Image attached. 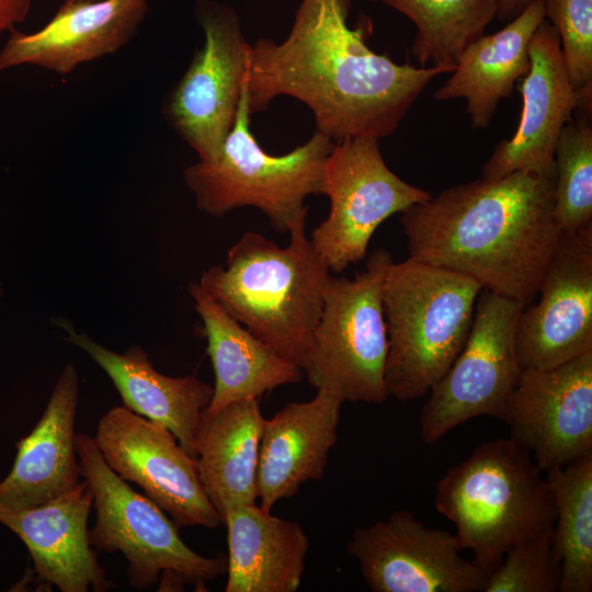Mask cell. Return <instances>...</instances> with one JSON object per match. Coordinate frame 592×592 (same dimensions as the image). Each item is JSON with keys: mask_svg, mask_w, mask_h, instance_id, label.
Segmentation results:
<instances>
[{"mask_svg": "<svg viewBox=\"0 0 592 592\" xmlns=\"http://www.w3.org/2000/svg\"><path fill=\"white\" fill-rule=\"evenodd\" d=\"M351 0H301L288 36L249 47L247 96L251 114L280 95L314 113L317 130L333 141L384 138L399 126L439 67L397 64L373 52L363 30L348 24Z\"/></svg>", "mask_w": 592, "mask_h": 592, "instance_id": "1", "label": "cell"}, {"mask_svg": "<svg viewBox=\"0 0 592 592\" xmlns=\"http://www.w3.org/2000/svg\"><path fill=\"white\" fill-rule=\"evenodd\" d=\"M554 186L555 175L514 172L445 189L400 214L409 257L530 305L562 237Z\"/></svg>", "mask_w": 592, "mask_h": 592, "instance_id": "2", "label": "cell"}, {"mask_svg": "<svg viewBox=\"0 0 592 592\" xmlns=\"http://www.w3.org/2000/svg\"><path fill=\"white\" fill-rule=\"evenodd\" d=\"M306 220L293 225L286 247L243 232L225 264L204 270L198 281L234 319L301 371L331 276L306 234Z\"/></svg>", "mask_w": 592, "mask_h": 592, "instance_id": "3", "label": "cell"}, {"mask_svg": "<svg viewBox=\"0 0 592 592\" xmlns=\"http://www.w3.org/2000/svg\"><path fill=\"white\" fill-rule=\"evenodd\" d=\"M542 473L505 437L481 443L435 483L437 512L488 576L512 546L554 525L555 500Z\"/></svg>", "mask_w": 592, "mask_h": 592, "instance_id": "4", "label": "cell"}, {"mask_svg": "<svg viewBox=\"0 0 592 592\" xmlns=\"http://www.w3.org/2000/svg\"><path fill=\"white\" fill-rule=\"evenodd\" d=\"M481 289L467 276L410 257L389 263L382 284L388 397H422L446 373L468 338Z\"/></svg>", "mask_w": 592, "mask_h": 592, "instance_id": "5", "label": "cell"}, {"mask_svg": "<svg viewBox=\"0 0 592 592\" xmlns=\"http://www.w3.org/2000/svg\"><path fill=\"white\" fill-rule=\"evenodd\" d=\"M247 81L235 124L213 161L190 164L183 172L196 207L221 217L240 207H254L281 234L308 214L305 200L322 194L325 161L333 140L316 130L303 145L282 156L264 151L250 132Z\"/></svg>", "mask_w": 592, "mask_h": 592, "instance_id": "6", "label": "cell"}, {"mask_svg": "<svg viewBox=\"0 0 592 592\" xmlns=\"http://www.w3.org/2000/svg\"><path fill=\"white\" fill-rule=\"evenodd\" d=\"M76 452L95 509L90 545L107 554L121 553L134 589H149L160 574L180 587H204L226 573L227 557H206L191 549L180 537L179 526L109 467L94 439L77 434Z\"/></svg>", "mask_w": 592, "mask_h": 592, "instance_id": "7", "label": "cell"}, {"mask_svg": "<svg viewBox=\"0 0 592 592\" xmlns=\"http://www.w3.org/2000/svg\"><path fill=\"white\" fill-rule=\"evenodd\" d=\"M391 261L387 251L376 250L353 278L331 275L327 282L303 373L312 387L344 402L382 403L388 398L382 284Z\"/></svg>", "mask_w": 592, "mask_h": 592, "instance_id": "8", "label": "cell"}, {"mask_svg": "<svg viewBox=\"0 0 592 592\" xmlns=\"http://www.w3.org/2000/svg\"><path fill=\"white\" fill-rule=\"evenodd\" d=\"M524 305L482 288L468 338L446 373L430 389L420 412V434L431 445L470 419H502L520 379L515 331Z\"/></svg>", "mask_w": 592, "mask_h": 592, "instance_id": "9", "label": "cell"}, {"mask_svg": "<svg viewBox=\"0 0 592 592\" xmlns=\"http://www.w3.org/2000/svg\"><path fill=\"white\" fill-rule=\"evenodd\" d=\"M322 194L330 201L329 214L309 238L331 273L362 261L386 219L431 197L388 168L379 139L373 137L333 143L325 161Z\"/></svg>", "mask_w": 592, "mask_h": 592, "instance_id": "10", "label": "cell"}, {"mask_svg": "<svg viewBox=\"0 0 592 592\" xmlns=\"http://www.w3.org/2000/svg\"><path fill=\"white\" fill-rule=\"evenodd\" d=\"M204 44L166 96L162 114L202 161L219 156L232 128L247 81L249 47L237 13L212 0H197Z\"/></svg>", "mask_w": 592, "mask_h": 592, "instance_id": "11", "label": "cell"}, {"mask_svg": "<svg viewBox=\"0 0 592 592\" xmlns=\"http://www.w3.org/2000/svg\"><path fill=\"white\" fill-rule=\"evenodd\" d=\"M373 592H483L488 573L464 559L455 536L408 510L356 528L346 544Z\"/></svg>", "mask_w": 592, "mask_h": 592, "instance_id": "12", "label": "cell"}, {"mask_svg": "<svg viewBox=\"0 0 592 592\" xmlns=\"http://www.w3.org/2000/svg\"><path fill=\"white\" fill-rule=\"evenodd\" d=\"M94 442L109 467L138 485L179 527L221 524L201 483L196 458L163 425L117 406L99 420Z\"/></svg>", "mask_w": 592, "mask_h": 592, "instance_id": "13", "label": "cell"}, {"mask_svg": "<svg viewBox=\"0 0 592 592\" xmlns=\"http://www.w3.org/2000/svg\"><path fill=\"white\" fill-rule=\"evenodd\" d=\"M501 420L542 471L591 454L592 351L550 368L522 369Z\"/></svg>", "mask_w": 592, "mask_h": 592, "instance_id": "14", "label": "cell"}, {"mask_svg": "<svg viewBox=\"0 0 592 592\" xmlns=\"http://www.w3.org/2000/svg\"><path fill=\"white\" fill-rule=\"evenodd\" d=\"M515 331L522 369L550 368L592 351V226L565 235Z\"/></svg>", "mask_w": 592, "mask_h": 592, "instance_id": "15", "label": "cell"}, {"mask_svg": "<svg viewBox=\"0 0 592 592\" xmlns=\"http://www.w3.org/2000/svg\"><path fill=\"white\" fill-rule=\"evenodd\" d=\"M531 66L519 90L523 106L511 138L498 144L483 163L481 178L514 172L555 175V149L563 126L580 107L560 47L559 35L544 19L528 46Z\"/></svg>", "mask_w": 592, "mask_h": 592, "instance_id": "16", "label": "cell"}, {"mask_svg": "<svg viewBox=\"0 0 592 592\" xmlns=\"http://www.w3.org/2000/svg\"><path fill=\"white\" fill-rule=\"evenodd\" d=\"M147 12V0L65 1L36 32L11 30L0 50V71L31 65L67 76L128 44Z\"/></svg>", "mask_w": 592, "mask_h": 592, "instance_id": "17", "label": "cell"}, {"mask_svg": "<svg viewBox=\"0 0 592 592\" xmlns=\"http://www.w3.org/2000/svg\"><path fill=\"white\" fill-rule=\"evenodd\" d=\"M93 506L86 480L42 504L11 509L0 504V524L26 546L38 579L61 592H104L114 587L90 545L88 519Z\"/></svg>", "mask_w": 592, "mask_h": 592, "instance_id": "18", "label": "cell"}, {"mask_svg": "<svg viewBox=\"0 0 592 592\" xmlns=\"http://www.w3.org/2000/svg\"><path fill=\"white\" fill-rule=\"evenodd\" d=\"M308 401L288 402L264 419L259 448L258 499L271 511L295 496L309 480H320L330 451L338 441L343 400L327 389H316Z\"/></svg>", "mask_w": 592, "mask_h": 592, "instance_id": "19", "label": "cell"}, {"mask_svg": "<svg viewBox=\"0 0 592 592\" xmlns=\"http://www.w3.org/2000/svg\"><path fill=\"white\" fill-rule=\"evenodd\" d=\"M57 326L64 340L83 351L111 378L123 406L167 428L192 456L194 437L203 411L209 405L213 386L195 375L172 377L159 373L138 344L114 352L84 331H77L66 319Z\"/></svg>", "mask_w": 592, "mask_h": 592, "instance_id": "20", "label": "cell"}, {"mask_svg": "<svg viewBox=\"0 0 592 592\" xmlns=\"http://www.w3.org/2000/svg\"><path fill=\"white\" fill-rule=\"evenodd\" d=\"M78 397V372L72 363H68L39 421L16 443L13 466L0 481L1 505L11 509L35 506L78 486L81 476L75 432Z\"/></svg>", "mask_w": 592, "mask_h": 592, "instance_id": "21", "label": "cell"}, {"mask_svg": "<svg viewBox=\"0 0 592 592\" xmlns=\"http://www.w3.org/2000/svg\"><path fill=\"white\" fill-rule=\"evenodd\" d=\"M187 292L203 322L215 383L209 405L203 411L214 413L227 405L301 380L304 373L253 335L225 311L201 286L190 282Z\"/></svg>", "mask_w": 592, "mask_h": 592, "instance_id": "22", "label": "cell"}, {"mask_svg": "<svg viewBox=\"0 0 592 592\" xmlns=\"http://www.w3.org/2000/svg\"><path fill=\"white\" fill-rule=\"evenodd\" d=\"M226 592H295L309 549L303 526L275 516L257 503L229 509Z\"/></svg>", "mask_w": 592, "mask_h": 592, "instance_id": "23", "label": "cell"}, {"mask_svg": "<svg viewBox=\"0 0 592 592\" xmlns=\"http://www.w3.org/2000/svg\"><path fill=\"white\" fill-rule=\"evenodd\" d=\"M264 419L259 399L253 397L202 413L194 437L197 471L221 524L229 509L257 503Z\"/></svg>", "mask_w": 592, "mask_h": 592, "instance_id": "24", "label": "cell"}, {"mask_svg": "<svg viewBox=\"0 0 592 592\" xmlns=\"http://www.w3.org/2000/svg\"><path fill=\"white\" fill-rule=\"evenodd\" d=\"M544 19L543 0H535L503 29L483 34L460 55L435 100L465 99L473 128H486L500 101L527 73L530 42Z\"/></svg>", "mask_w": 592, "mask_h": 592, "instance_id": "25", "label": "cell"}, {"mask_svg": "<svg viewBox=\"0 0 592 592\" xmlns=\"http://www.w3.org/2000/svg\"><path fill=\"white\" fill-rule=\"evenodd\" d=\"M417 26L411 54L420 67L455 69L465 49L497 16L498 0H378Z\"/></svg>", "mask_w": 592, "mask_h": 592, "instance_id": "26", "label": "cell"}, {"mask_svg": "<svg viewBox=\"0 0 592 592\" xmlns=\"http://www.w3.org/2000/svg\"><path fill=\"white\" fill-rule=\"evenodd\" d=\"M546 473L556 505L553 539L561 559L559 592H591L592 453Z\"/></svg>", "mask_w": 592, "mask_h": 592, "instance_id": "27", "label": "cell"}, {"mask_svg": "<svg viewBox=\"0 0 592 592\" xmlns=\"http://www.w3.org/2000/svg\"><path fill=\"white\" fill-rule=\"evenodd\" d=\"M555 149L554 216L565 235L592 226L591 111L579 109Z\"/></svg>", "mask_w": 592, "mask_h": 592, "instance_id": "28", "label": "cell"}, {"mask_svg": "<svg viewBox=\"0 0 592 592\" xmlns=\"http://www.w3.org/2000/svg\"><path fill=\"white\" fill-rule=\"evenodd\" d=\"M561 559L553 526L512 546L489 573L483 592H559Z\"/></svg>", "mask_w": 592, "mask_h": 592, "instance_id": "29", "label": "cell"}, {"mask_svg": "<svg viewBox=\"0 0 592 592\" xmlns=\"http://www.w3.org/2000/svg\"><path fill=\"white\" fill-rule=\"evenodd\" d=\"M545 19L556 30L580 107L592 105V0H543Z\"/></svg>", "mask_w": 592, "mask_h": 592, "instance_id": "30", "label": "cell"}, {"mask_svg": "<svg viewBox=\"0 0 592 592\" xmlns=\"http://www.w3.org/2000/svg\"><path fill=\"white\" fill-rule=\"evenodd\" d=\"M35 0H0V35L27 16Z\"/></svg>", "mask_w": 592, "mask_h": 592, "instance_id": "31", "label": "cell"}, {"mask_svg": "<svg viewBox=\"0 0 592 592\" xmlns=\"http://www.w3.org/2000/svg\"><path fill=\"white\" fill-rule=\"evenodd\" d=\"M535 0H498L497 18L511 21Z\"/></svg>", "mask_w": 592, "mask_h": 592, "instance_id": "32", "label": "cell"}, {"mask_svg": "<svg viewBox=\"0 0 592 592\" xmlns=\"http://www.w3.org/2000/svg\"><path fill=\"white\" fill-rule=\"evenodd\" d=\"M1 297H2V285H1V282H0V300H1Z\"/></svg>", "mask_w": 592, "mask_h": 592, "instance_id": "33", "label": "cell"}, {"mask_svg": "<svg viewBox=\"0 0 592 592\" xmlns=\"http://www.w3.org/2000/svg\"><path fill=\"white\" fill-rule=\"evenodd\" d=\"M65 1H78V0H65Z\"/></svg>", "mask_w": 592, "mask_h": 592, "instance_id": "34", "label": "cell"}, {"mask_svg": "<svg viewBox=\"0 0 592 592\" xmlns=\"http://www.w3.org/2000/svg\"><path fill=\"white\" fill-rule=\"evenodd\" d=\"M369 1H378V0H369Z\"/></svg>", "mask_w": 592, "mask_h": 592, "instance_id": "35", "label": "cell"}]
</instances>
